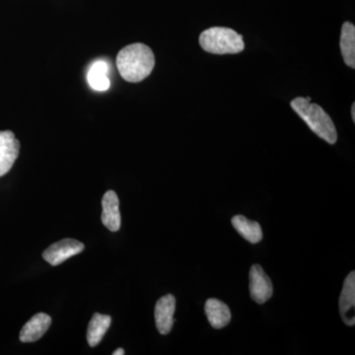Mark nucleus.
<instances>
[{
  "label": "nucleus",
  "instance_id": "16",
  "mask_svg": "<svg viewBox=\"0 0 355 355\" xmlns=\"http://www.w3.org/2000/svg\"><path fill=\"white\" fill-rule=\"evenodd\" d=\"M114 355H123L125 354V350L123 349H118L116 350V352H113Z\"/></svg>",
  "mask_w": 355,
  "mask_h": 355
},
{
  "label": "nucleus",
  "instance_id": "13",
  "mask_svg": "<svg viewBox=\"0 0 355 355\" xmlns=\"http://www.w3.org/2000/svg\"><path fill=\"white\" fill-rule=\"evenodd\" d=\"M340 44L345 64L355 69V27L352 23H343Z\"/></svg>",
  "mask_w": 355,
  "mask_h": 355
},
{
  "label": "nucleus",
  "instance_id": "14",
  "mask_svg": "<svg viewBox=\"0 0 355 355\" xmlns=\"http://www.w3.org/2000/svg\"><path fill=\"white\" fill-rule=\"evenodd\" d=\"M112 318L95 313L88 324L87 342L91 347H97L111 326Z\"/></svg>",
  "mask_w": 355,
  "mask_h": 355
},
{
  "label": "nucleus",
  "instance_id": "6",
  "mask_svg": "<svg viewBox=\"0 0 355 355\" xmlns=\"http://www.w3.org/2000/svg\"><path fill=\"white\" fill-rule=\"evenodd\" d=\"M20 142L10 130L0 132V177L10 171L19 156Z\"/></svg>",
  "mask_w": 355,
  "mask_h": 355
},
{
  "label": "nucleus",
  "instance_id": "10",
  "mask_svg": "<svg viewBox=\"0 0 355 355\" xmlns=\"http://www.w3.org/2000/svg\"><path fill=\"white\" fill-rule=\"evenodd\" d=\"M51 318L44 313H39L25 324L20 331V340L22 343H34L39 340L50 329Z\"/></svg>",
  "mask_w": 355,
  "mask_h": 355
},
{
  "label": "nucleus",
  "instance_id": "7",
  "mask_svg": "<svg viewBox=\"0 0 355 355\" xmlns=\"http://www.w3.org/2000/svg\"><path fill=\"white\" fill-rule=\"evenodd\" d=\"M176 310V298L167 294L157 301L154 311L156 327L161 335H168L174 324V313Z\"/></svg>",
  "mask_w": 355,
  "mask_h": 355
},
{
  "label": "nucleus",
  "instance_id": "9",
  "mask_svg": "<svg viewBox=\"0 0 355 355\" xmlns=\"http://www.w3.org/2000/svg\"><path fill=\"white\" fill-rule=\"evenodd\" d=\"M102 222L112 232L121 228L120 200L114 191H108L102 200Z\"/></svg>",
  "mask_w": 355,
  "mask_h": 355
},
{
  "label": "nucleus",
  "instance_id": "11",
  "mask_svg": "<svg viewBox=\"0 0 355 355\" xmlns=\"http://www.w3.org/2000/svg\"><path fill=\"white\" fill-rule=\"evenodd\" d=\"M205 315L212 328L222 329L231 321L230 309L225 303L216 298H210L205 302Z\"/></svg>",
  "mask_w": 355,
  "mask_h": 355
},
{
  "label": "nucleus",
  "instance_id": "3",
  "mask_svg": "<svg viewBox=\"0 0 355 355\" xmlns=\"http://www.w3.org/2000/svg\"><path fill=\"white\" fill-rule=\"evenodd\" d=\"M200 44L202 50L214 55L239 53L245 48L241 35L225 27H212L203 31L200 36Z\"/></svg>",
  "mask_w": 355,
  "mask_h": 355
},
{
  "label": "nucleus",
  "instance_id": "12",
  "mask_svg": "<svg viewBox=\"0 0 355 355\" xmlns=\"http://www.w3.org/2000/svg\"><path fill=\"white\" fill-rule=\"evenodd\" d=\"M231 222L235 230L248 242L257 244L263 239V230L258 222L249 220L243 216H235Z\"/></svg>",
  "mask_w": 355,
  "mask_h": 355
},
{
  "label": "nucleus",
  "instance_id": "15",
  "mask_svg": "<svg viewBox=\"0 0 355 355\" xmlns=\"http://www.w3.org/2000/svg\"><path fill=\"white\" fill-rule=\"evenodd\" d=\"M109 67L104 60H97L91 65L88 71V83L91 88L96 91H106L110 88L111 83L107 76Z\"/></svg>",
  "mask_w": 355,
  "mask_h": 355
},
{
  "label": "nucleus",
  "instance_id": "8",
  "mask_svg": "<svg viewBox=\"0 0 355 355\" xmlns=\"http://www.w3.org/2000/svg\"><path fill=\"white\" fill-rule=\"evenodd\" d=\"M355 273L349 272L343 284L342 294L340 297V311L343 321L347 326L355 324Z\"/></svg>",
  "mask_w": 355,
  "mask_h": 355
},
{
  "label": "nucleus",
  "instance_id": "1",
  "mask_svg": "<svg viewBox=\"0 0 355 355\" xmlns=\"http://www.w3.org/2000/svg\"><path fill=\"white\" fill-rule=\"evenodd\" d=\"M116 67L125 81L137 83L150 76L155 67V58L146 44H132L121 49L118 53Z\"/></svg>",
  "mask_w": 355,
  "mask_h": 355
},
{
  "label": "nucleus",
  "instance_id": "4",
  "mask_svg": "<svg viewBox=\"0 0 355 355\" xmlns=\"http://www.w3.org/2000/svg\"><path fill=\"white\" fill-rule=\"evenodd\" d=\"M250 293L254 302L263 304L272 298L273 286L272 280L260 265H254L250 270Z\"/></svg>",
  "mask_w": 355,
  "mask_h": 355
},
{
  "label": "nucleus",
  "instance_id": "5",
  "mask_svg": "<svg viewBox=\"0 0 355 355\" xmlns=\"http://www.w3.org/2000/svg\"><path fill=\"white\" fill-rule=\"evenodd\" d=\"M83 243L74 239L60 240L44 250L43 258L50 265L55 266L83 252Z\"/></svg>",
  "mask_w": 355,
  "mask_h": 355
},
{
  "label": "nucleus",
  "instance_id": "17",
  "mask_svg": "<svg viewBox=\"0 0 355 355\" xmlns=\"http://www.w3.org/2000/svg\"><path fill=\"white\" fill-rule=\"evenodd\" d=\"M352 120H354V123H355V104H352Z\"/></svg>",
  "mask_w": 355,
  "mask_h": 355
},
{
  "label": "nucleus",
  "instance_id": "2",
  "mask_svg": "<svg viewBox=\"0 0 355 355\" xmlns=\"http://www.w3.org/2000/svg\"><path fill=\"white\" fill-rule=\"evenodd\" d=\"M291 108L307 123L313 132L330 144L338 140L335 123L322 107L310 102V98L297 97L291 101Z\"/></svg>",
  "mask_w": 355,
  "mask_h": 355
}]
</instances>
